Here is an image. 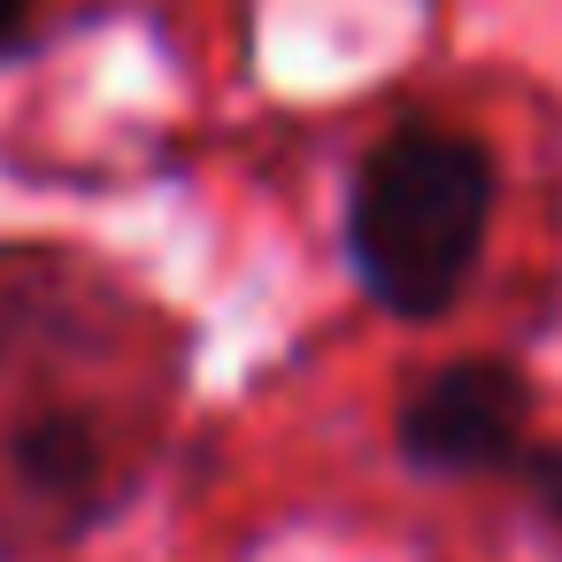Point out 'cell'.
<instances>
[{"mask_svg": "<svg viewBox=\"0 0 562 562\" xmlns=\"http://www.w3.org/2000/svg\"><path fill=\"white\" fill-rule=\"evenodd\" d=\"M501 162L447 124H393L347 186V270L393 324H439L485 255Z\"/></svg>", "mask_w": 562, "mask_h": 562, "instance_id": "1", "label": "cell"}, {"mask_svg": "<svg viewBox=\"0 0 562 562\" xmlns=\"http://www.w3.org/2000/svg\"><path fill=\"white\" fill-rule=\"evenodd\" d=\"M539 439V393L508 355H454L393 408V454L416 477H508Z\"/></svg>", "mask_w": 562, "mask_h": 562, "instance_id": "2", "label": "cell"}, {"mask_svg": "<svg viewBox=\"0 0 562 562\" xmlns=\"http://www.w3.org/2000/svg\"><path fill=\"white\" fill-rule=\"evenodd\" d=\"M9 477H16V493L47 516H86L93 501H101V477H109V439H101V424L86 416V408H32L16 431H9Z\"/></svg>", "mask_w": 562, "mask_h": 562, "instance_id": "3", "label": "cell"}, {"mask_svg": "<svg viewBox=\"0 0 562 562\" xmlns=\"http://www.w3.org/2000/svg\"><path fill=\"white\" fill-rule=\"evenodd\" d=\"M508 477L524 485L531 516H539V524L562 539V447H554V439H531V447H524V462H516Z\"/></svg>", "mask_w": 562, "mask_h": 562, "instance_id": "4", "label": "cell"}, {"mask_svg": "<svg viewBox=\"0 0 562 562\" xmlns=\"http://www.w3.org/2000/svg\"><path fill=\"white\" fill-rule=\"evenodd\" d=\"M40 24V0H0V55H16Z\"/></svg>", "mask_w": 562, "mask_h": 562, "instance_id": "5", "label": "cell"}]
</instances>
